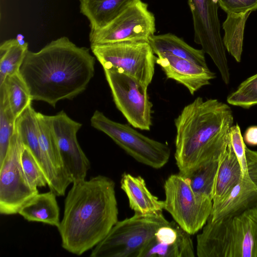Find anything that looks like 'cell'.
<instances>
[{"mask_svg": "<svg viewBox=\"0 0 257 257\" xmlns=\"http://www.w3.org/2000/svg\"><path fill=\"white\" fill-rule=\"evenodd\" d=\"M257 205V186L247 176L239 182L221 199L213 203L208 220L214 221Z\"/></svg>", "mask_w": 257, "mask_h": 257, "instance_id": "cell-16", "label": "cell"}, {"mask_svg": "<svg viewBox=\"0 0 257 257\" xmlns=\"http://www.w3.org/2000/svg\"><path fill=\"white\" fill-rule=\"evenodd\" d=\"M16 120L6 96L0 91V163L5 157L15 132Z\"/></svg>", "mask_w": 257, "mask_h": 257, "instance_id": "cell-28", "label": "cell"}, {"mask_svg": "<svg viewBox=\"0 0 257 257\" xmlns=\"http://www.w3.org/2000/svg\"><path fill=\"white\" fill-rule=\"evenodd\" d=\"M137 0H80V12L90 23V30L106 26Z\"/></svg>", "mask_w": 257, "mask_h": 257, "instance_id": "cell-18", "label": "cell"}, {"mask_svg": "<svg viewBox=\"0 0 257 257\" xmlns=\"http://www.w3.org/2000/svg\"><path fill=\"white\" fill-rule=\"evenodd\" d=\"M2 92L8 101L16 119L33 101L30 90L20 73L8 76L0 84Z\"/></svg>", "mask_w": 257, "mask_h": 257, "instance_id": "cell-23", "label": "cell"}, {"mask_svg": "<svg viewBox=\"0 0 257 257\" xmlns=\"http://www.w3.org/2000/svg\"><path fill=\"white\" fill-rule=\"evenodd\" d=\"M149 43L156 55L167 53L207 67L205 52L202 49L194 48L174 34L154 35L150 38Z\"/></svg>", "mask_w": 257, "mask_h": 257, "instance_id": "cell-22", "label": "cell"}, {"mask_svg": "<svg viewBox=\"0 0 257 257\" xmlns=\"http://www.w3.org/2000/svg\"><path fill=\"white\" fill-rule=\"evenodd\" d=\"M90 122L138 162L158 169L169 161L171 150L166 144L149 138L127 124L113 121L97 110Z\"/></svg>", "mask_w": 257, "mask_h": 257, "instance_id": "cell-7", "label": "cell"}, {"mask_svg": "<svg viewBox=\"0 0 257 257\" xmlns=\"http://www.w3.org/2000/svg\"><path fill=\"white\" fill-rule=\"evenodd\" d=\"M157 55L156 63L159 65L168 79L185 86L193 95L202 87L210 84L215 73L207 67L167 53Z\"/></svg>", "mask_w": 257, "mask_h": 257, "instance_id": "cell-15", "label": "cell"}, {"mask_svg": "<svg viewBox=\"0 0 257 257\" xmlns=\"http://www.w3.org/2000/svg\"><path fill=\"white\" fill-rule=\"evenodd\" d=\"M162 212L135 213L118 221L107 235L92 250L91 257H141L154 239L157 230L168 225Z\"/></svg>", "mask_w": 257, "mask_h": 257, "instance_id": "cell-5", "label": "cell"}, {"mask_svg": "<svg viewBox=\"0 0 257 257\" xmlns=\"http://www.w3.org/2000/svg\"><path fill=\"white\" fill-rule=\"evenodd\" d=\"M51 119L67 176L72 183L85 179L90 163L77 139L82 124L73 120L64 111L51 115Z\"/></svg>", "mask_w": 257, "mask_h": 257, "instance_id": "cell-13", "label": "cell"}, {"mask_svg": "<svg viewBox=\"0 0 257 257\" xmlns=\"http://www.w3.org/2000/svg\"><path fill=\"white\" fill-rule=\"evenodd\" d=\"M91 49L103 68H119L147 87L151 83L157 57L148 42L92 45Z\"/></svg>", "mask_w": 257, "mask_h": 257, "instance_id": "cell-8", "label": "cell"}, {"mask_svg": "<svg viewBox=\"0 0 257 257\" xmlns=\"http://www.w3.org/2000/svg\"><path fill=\"white\" fill-rule=\"evenodd\" d=\"M164 188V209L174 221L191 235L202 229L211 215L212 199L195 194L188 179L179 174L170 176Z\"/></svg>", "mask_w": 257, "mask_h": 257, "instance_id": "cell-6", "label": "cell"}, {"mask_svg": "<svg viewBox=\"0 0 257 257\" xmlns=\"http://www.w3.org/2000/svg\"><path fill=\"white\" fill-rule=\"evenodd\" d=\"M194 31V42L200 45L218 69L224 83L228 84L230 74L220 24L218 0H188Z\"/></svg>", "mask_w": 257, "mask_h": 257, "instance_id": "cell-12", "label": "cell"}, {"mask_svg": "<svg viewBox=\"0 0 257 257\" xmlns=\"http://www.w3.org/2000/svg\"><path fill=\"white\" fill-rule=\"evenodd\" d=\"M243 177V174L230 142L219 161L213 193V203L221 199Z\"/></svg>", "mask_w": 257, "mask_h": 257, "instance_id": "cell-21", "label": "cell"}, {"mask_svg": "<svg viewBox=\"0 0 257 257\" xmlns=\"http://www.w3.org/2000/svg\"><path fill=\"white\" fill-rule=\"evenodd\" d=\"M218 3L227 14H244L257 10V0H218Z\"/></svg>", "mask_w": 257, "mask_h": 257, "instance_id": "cell-31", "label": "cell"}, {"mask_svg": "<svg viewBox=\"0 0 257 257\" xmlns=\"http://www.w3.org/2000/svg\"><path fill=\"white\" fill-rule=\"evenodd\" d=\"M21 164L26 178L31 186L38 188L48 185L42 167L30 149L25 145L21 155Z\"/></svg>", "mask_w": 257, "mask_h": 257, "instance_id": "cell-30", "label": "cell"}, {"mask_svg": "<svg viewBox=\"0 0 257 257\" xmlns=\"http://www.w3.org/2000/svg\"><path fill=\"white\" fill-rule=\"evenodd\" d=\"M246 174L257 186V151L245 148Z\"/></svg>", "mask_w": 257, "mask_h": 257, "instance_id": "cell-33", "label": "cell"}, {"mask_svg": "<svg viewBox=\"0 0 257 257\" xmlns=\"http://www.w3.org/2000/svg\"><path fill=\"white\" fill-rule=\"evenodd\" d=\"M243 139L246 145L250 146H257V126L248 127L244 134Z\"/></svg>", "mask_w": 257, "mask_h": 257, "instance_id": "cell-34", "label": "cell"}, {"mask_svg": "<svg viewBox=\"0 0 257 257\" xmlns=\"http://www.w3.org/2000/svg\"><path fill=\"white\" fill-rule=\"evenodd\" d=\"M41 151L58 176L68 187L72 183L67 176L59 152L52 123L51 115L37 113Z\"/></svg>", "mask_w": 257, "mask_h": 257, "instance_id": "cell-20", "label": "cell"}, {"mask_svg": "<svg viewBox=\"0 0 257 257\" xmlns=\"http://www.w3.org/2000/svg\"><path fill=\"white\" fill-rule=\"evenodd\" d=\"M57 227L62 247L81 255L93 248L118 221L115 183L103 175L72 183Z\"/></svg>", "mask_w": 257, "mask_h": 257, "instance_id": "cell-2", "label": "cell"}, {"mask_svg": "<svg viewBox=\"0 0 257 257\" xmlns=\"http://www.w3.org/2000/svg\"><path fill=\"white\" fill-rule=\"evenodd\" d=\"M57 195L50 191L38 193L25 204L18 214L28 221L39 222L58 227L60 209Z\"/></svg>", "mask_w": 257, "mask_h": 257, "instance_id": "cell-19", "label": "cell"}, {"mask_svg": "<svg viewBox=\"0 0 257 257\" xmlns=\"http://www.w3.org/2000/svg\"><path fill=\"white\" fill-rule=\"evenodd\" d=\"M218 163L213 161L201 165L186 177L195 194L212 199Z\"/></svg>", "mask_w": 257, "mask_h": 257, "instance_id": "cell-27", "label": "cell"}, {"mask_svg": "<svg viewBox=\"0 0 257 257\" xmlns=\"http://www.w3.org/2000/svg\"><path fill=\"white\" fill-rule=\"evenodd\" d=\"M24 148L17 131L11 139L5 158L0 163V213L10 215L21 208L39 193L30 185L23 172L21 155Z\"/></svg>", "mask_w": 257, "mask_h": 257, "instance_id": "cell-10", "label": "cell"}, {"mask_svg": "<svg viewBox=\"0 0 257 257\" xmlns=\"http://www.w3.org/2000/svg\"><path fill=\"white\" fill-rule=\"evenodd\" d=\"M227 102L230 105L244 108L257 105V73L242 82L228 96Z\"/></svg>", "mask_w": 257, "mask_h": 257, "instance_id": "cell-29", "label": "cell"}, {"mask_svg": "<svg viewBox=\"0 0 257 257\" xmlns=\"http://www.w3.org/2000/svg\"><path fill=\"white\" fill-rule=\"evenodd\" d=\"M95 59L86 47L67 37L51 41L37 52L28 51L20 73L33 100L55 107L83 92L94 74Z\"/></svg>", "mask_w": 257, "mask_h": 257, "instance_id": "cell-1", "label": "cell"}, {"mask_svg": "<svg viewBox=\"0 0 257 257\" xmlns=\"http://www.w3.org/2000/svg\"><path fill=\"white\" fill-rule=\"evenodd\" d=\"M156 32L155 18L147 4L137 0L102 29L90 30V45L122 42H148Z\"/></svg>", "mask_w": 257, "mask_h": 257, "instance_id": "cell-11", "label": "cell"}, {"mask_svg": "<svg viewBox=\"0 0 257 257\" xmlns=\"http://www.w3.org/2000/svg\"><path fill=\"white\" fill-rule=\"evenodd\" d=\"M103 68L117 109L133 127L150 131L153 104L148 87L119 68Z\"/></svg>", "mask_w": 257, "mask_h": 257, "instance_id": "cell-9", "label": "cell"}, {"mask_svg": "<svg viewBox=\"0 0 257 257\" xmlns=\"http://www.w3.org/2000/svg\"><path fill=\"white\" fill-rule=\"evenodd\" d=\"M194 253L191 234L183 230L177 241L168 246L159 244L154 237L141 257H194Z\"/></svg>", "mask_w": 257, "mask_h": 257, "instance_id": "cell-26", "label": "cell"}, {"mask_svg": "<svg viewBox=\"0 0 257 257\" xmlns=\"http://www.w3.org/2000/svg\"><path fill=\"white\" fill-rule=\"evenodd\" d=\"M120 187L128 198L130 208L135 213L154 214L162 212L164 209V201L160 200L150 192L141 176L123 173Z\"/></svg>", "mask_w": 257, "mask_h": 257, "instance_id": "cell-17", "label": "cell"}, {"mask_svg": "<svg viewBox=\"0 0 257 257\" xmlns=\"http://www.w3.org/2000/svg\"><path fill=\"white\" fill-rule=\"evenodd\" d=\"M234 121L229 105L197 97L175 119V158L179 174L187 177L199 166L218 161L230 142Z\"/></svg>", "mask_w": 257, "mask_h": 257, "instance_id": "cell-3", "label": "cell"}, {"mask_svg": "<svg viewBox=\"0 0 257 257\" xmlns=\"http://www.w3.org/2000/svg\"><path fill=\"white\" fill-rule=\"evenodd\" d=\"M37 113L32 104L28 106L17 118L15 128L24 145L30 149L42 167L50 190L57 196H62L65 195L67 187L41 151Z\"/></svg>", "mask_w": 257, "mask_h": 257, "instance_id": "cell-14", "label": "cell"}, {"mask_svg": "<svg viewBox=\"0 0 257 257\" xmlns=\"http://www.w3.org/2000/svg\"><path fill=\"white\" fill-rule=\"evenodd\" d=\"M28 51V44L16 39L7 40L1 45L0 84L8 76L20 72Z\"/></svg>", "mask_w": 257, "mask_h": 257, "instance_id": "cell-24", "label": "cell"}, {"mask_svg": "<svg viewBox=\"0 0 257 257\" xmlns=\"http://www.w3.org/2000/svg\"><path fill=\"white\" fill-rule=\"evenodd\" d=\"M198 257H257V205L214 221L197 236Z\"/></svg>", "mask_w": 257, "mask_h": 257, "instance_id": "cell-4", "label": "cell"}, {"mask_svg": "<svg viewBox=\"0 0 257 257\" xmlns=\"http://www.w3.org/2000/svg\"><path fill=\"white\" fill-rule=\"evenodd\" d=\"M230 140L234 152L241 167L243 177L246 174L245 148L246 147L237 123L232 125L230 131Z\"/></svg>", "mask_w": 257, "mask_h": 257, "instance_id": "cell-32", "label": "cell"}, {"mask_svg": "<svg viewBox=\"0 0 257 257\" xmlns=\"http://www.w3.org/2000/svg\"><path fill=\"white\" fill-rule=\"evenodd\" d=\"M250 14H227V18L222 24L224 31L223 38L224 47L237 62L241 61L244 30Z\"/></svg>", "mask_w": 257, "mask_h": 257, "instance_id": "cell-25", "label": "cell"}]
</instances>
